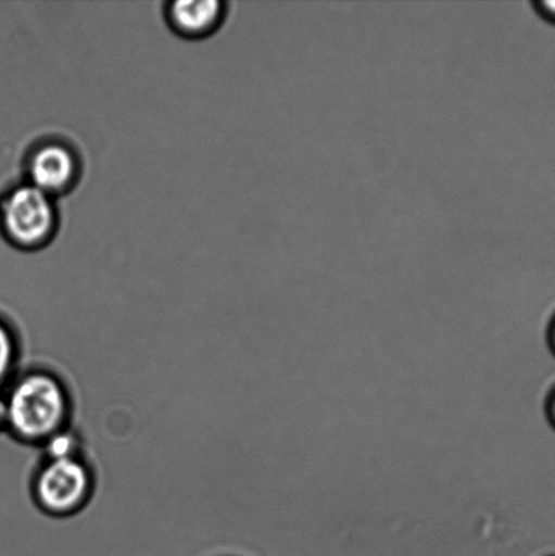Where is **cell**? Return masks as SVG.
Returning a JSON list of instances; mask_svg holds the SVG:
<instances>
[{
    "label": "cell",
    "instance_id": "obj_7",
    "mask_svg": "<svg viewBox=\"0 0 555 556\" xmlns=\"http://www.w3.org/2000/svg\"><path fill=\"white\" fill-rule=\"evenodd\" d=\"M46 446L47 459H65V457L78 456V441L68 430H63L42 444Z\"/></svg>",
    "mask_w": 555,
    "mask_h": 556
},
{
    "label": "cell",
    "instance_id": "obj_3",
    "mask_svg": "<svg viewBox=\"0 0 555 556\" xmlns=\"http://www.w3.org/2000/svg\"><path fill=\"white\" fill-rule=\"evenodd\" d=\"M94 477L81 457L47 459L33 478V500L43 514L67 517L78 514L91 498Z\"/></svg>",
    "mask_w": 555,
    "mask_h": 556
},
{
    "label": "cell",
    "instance_id": "obj_2",
    "mask_svg": "<svg viewBox=\"0 0 555 556\" xmlns=\"http://www.w3.org/2000/svg\"><path fill=\"white\" fill-rule=\"evenodd\" d=\"M60 226L58 200L24 179L0 194V236L11 248L41 252L56 239Z\"/></svg>",
    "mask_w": 555,
    "mask_h": 556
},
{
    "label": "cell",
    "instance_id": "obj_8",
    "mask_svg": "<svg viewBox=\"0 0 555 556\" xmlns=\"http://www.w3.org/2000/svg\"><path fill=\"white\" fill-rule=\"evenodd\" d=\"M8 430V401H5L4 390H0V433Z\"/></svg>",
    "mask_w": 555,
    "mask_h": 556
},
{
    "label": "cell",
    "instance_id": "obj_4",
    "mask_svg": "<svg viewBox=\"0 0 555 556\" xmlns=\"http://www.w3.org/2000/svg\"><path fill=\"white\" fill-rule=\"evenodd\" d=\"M24 181L54 200L73 193L84 177V157L70 140L46 136L31 143L24 161Z\"/></svg>",
    "mask_w": 555,
    "mask_h": 556
},
{
    "label": "cell",
    "instance_id": "obj_12",
    "mask_svg": "<svg viewBox=\"0 0 555 556\" xmlns=\"http://www.w3.org/2000/svg\"><path fill=\"white\" fill-rule=\"evenodd\" d=\"M551 341H552V346L555 352V319L553 321L552 329H551Z\"/></svg>",
    "mask_w": 555,
    "mask_h": 556
},
{
    "label": "cell",
    "instance_id": "obj_5",
    "mask_svg": "<svg viewBox=\"0 0 555 556\" xmlns=\"http://www.w3.org/2000/svg\"><path fill=\"white\" fill-rule=\"evenodd\" d=\"M227 15L228 3L225 0L167 2L163 5V18L168 29L190 41L214 36L225 25Z\"/></svg>",
    "mask_w": 555,
    "mask_h": 556
},
{
    "label": "cell",
    "instance_id": "obj_10",
    "mask_svg": "<svg viewBox=\"0 0 555 556\" xmlns=\"http://www.w3.org/2000/svg\"><path fill=\"white\" fill-rule=\"evenodd\" d=\"M538 8H540L542 13L547 15L548 18L555 21V2H541L538 3Z\"/></svg>",
    "mask_w": 555,
    "mask_h": 556
},
{
    "label": "cell",
    "instance_id": "obj_9",
    "mask_svg": "<svg viewBox=\"0 0 555 556\" xmlns=\"http://www.w3.org/2000/svg\"><path fill=\"white\" fill-rule=\"evenodd\" d=\"M553 432L555 433V429L553 430ZM553 432L551 434V438H548V440H551V443H552V439H553ZM551 443H547L546 446H548V448H551ZM548 448L545 450V455L548 456ZM547 486V459L545 457V489ZM545 509H546V520H548V516H547V498H546V492H545ZM547 528H548V533H551V543H552V547H553V553H554V556H555V549H554V546H553V541H552V532H551V526H548V521H547Z\"/></svg>",
    "mask_w": 555,
    "mask_h": 556
},
{
    "label": "cell",
    "instance_id": "obj_6",
    "mask_svg": "<svg viewBox=\"0 0 555 556\" xmlns=\"http://www.w3.org/2000/svg\"><path fill=\"white\" fill-rule=\"evenodd\" d=\"M18 358V336L10 321L0 316V390L13 380Z\"/></svg>",
    "mask_w": 555,
    "mask_h": 556
},
{
    "label": "cell",
    "instance_id": "obj_11",
    "mask_svg": "<svg viewBox=\"0 0 555 556\" xmlns=\"http://www.w3.org/2000/svg\"><path fill=\"white\" fill-rule=\"evenodd\" d=\"M548 416H551L552 422L555 427V392L552 396L551 402H548Z\"/></svg>",
    "mask_w": 555,
    "mask_h": 556
},
{
    "label": "cell",
    "instance_id": "obj_1",
    "mask_svg": "<svg viewBox=\"0 0 555 556\" xmlns=\"http://www.w3.org/2000/svg\"><path fill=\"white\" fill-rule=\"evenodd\" d=\"M8 432L25 444L42 445L52 435L67 430L71 396L56 375L33 369L10 381Z\"/></svg>",
    "mask_w": 555,
    "mask_h": 556
}]
</instances>
